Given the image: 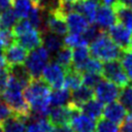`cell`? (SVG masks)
<instances>
[{
    "label": "cell",
    "mask_w": 132,
    "mask_h": 132,
    "mask_svg": "<svg viewBox=\"0 0 132 132\" xmlns=\"http://www.w3.org/2000/svg\"><path fill=\"white\" fill-rule=\"evenodd\" d=\"M50 101H51V106L67 105L70 101V90L67 89L66 87L51 90Z\"/></svg>",
    "instance_id": "cell-23"
},
{
    "label": "cell",
    "mask_w": 132,
    "mask_h": 132,
    "mask_svg": "<svg viewBox=\"0 0 132 132\" xmlns=\"http://www.w3.org/2000/svg\"><path fill=\"white\" fill-rule=\"evenodd\" d=\"M48 132H74V131L69 124H65V125H56V126L53 125V127Z\"/></svg>",
    "instance_id": "cell-40"
},
{
    "label": "cell",
    "mask_w": 132,
    "mask_h": 132,
    "mask_svg": "<svg viewBox=\"0 0 132 132\" xmlns=\"http://www.w3.org/2000/svg\"><path fill=\"white\" fill-rule=\"evenodd\" d=\"M119 60L123 66L129 80L132 81V50L129 48V50L123 51Z\"/></svg>",
    "instance_id": "cell-31"
},
{
    "label": "cell",
    "mask_w": 132,
    "mask_h": 132,
    "mask_svg": "<svg viewBox=\"0 0 132 132\" xmlns=\"http://www.w3.org/2000/svg\"><path fill=\"white\" fill-rule=\"evenodd\" d=\"M27 55L28 51H26L16 42H13L7 47L3 48V57L8 67L24 64Z\"/></svg>",
    "instance_id": "cell-13"
},
{
    "label": "cell",
    "mask_w": 132,
    "mask_h": 132,
    "mask_svg": "<svg viewBox=\"0 0 132 132\" xmlns=\"http://www.w3.org/2000/svg\"><path fill=\"white\" fill-rule=\"evenodd\" d=\"M102 30L97 26V25H93V23H90V25H88V27L86 28V30L81 33L82 37L85 38V40L90 43L93 39H95L98 34L101 32Z\"/></svg>",
    "instance_id": "cell-38"
},
{
    "label": "cell",
    "mask_w": 132,
    "mask_h": 132,
    "mask_svg": "<svg viewBox=\"0 0 132 132\" xmlns=\"http://www.w3.org/2000/svg\"><path fill=\"white\" fill-rule=\"evenodd\" d=\"M51 87L41 78L34 77L24 88V96L30 110L38 117H47L51 109Z\"/></svg>",
    "instance_id": "cell-1"
},
{
    "label": "cell",
    "mask_w": 132,
    "mask_h": 132,
    "mask_svg": "<svg viewBox=\"0 0 132 132\" xmlns=\"http://www.w3.org/2000/svg\"><path fill=\"white\" fill-rule=\"evenodd\" d=\"M94 22H96V25L102 31H107L110 26L117 23V16L112 6L99 3V5L97 6Z\"/></svg>",
    "instance_id": "cell-11"
},
{
    "label": "cell",
    "mask_w": 132,
    "mask_h": 132,
    "mask_svg": "<svg viewBox=\"0 0 132 132\" xmlns=\"http://www.w3.org/2000/svg\"><path fill=\"white\" fill-rule=\"evenodd\" d=\"M130 50H132V39H131V43H130Z\"/></svg>",
    "instance_id": "cell-47"
},
{
    "label": "cell",
    "mask_w": 132,
    "mask_h": 132,
    "mask_svg": "<svg viewBox=\"0 0 132 132\" xmlns=\"http://www.w3.org/2000/svg\"><path fill=\"white\" fill-rule=\"evenodd\" d=\"M117 2H119V3H121V4H124V5H127V6L132 7V0H117Z\"/></svg>",
    "instance_id": "cell-43"
},
{
    "label": "cell",
    "mask_w": 132,
    "mask_h": 132,
    "mask_svg": "<svg viewBox=\"0 0 132 132\" xmlns=\"http://www.w3.org/2000/svg\"><path fill=\"white\" fill-rule=\"evenodd\" d=\"M118 98L127 111L132 110V86L131 85H127L123 87L122 91L119 93Z\"/></svg>",
    "instance_id": "cell-30"
},
{
    "label": "cell",
    "mask_w": 132,
    "mask_h": 132,
    "mask_svg": "<svg viewBox=\"0 0 132 132\" xmlns=\"http://www.w3.org/2000/svg\"><path fill=\"white\" fill-rule=\"evenodd\" d=\"M91 54L88 45H79L72 48V67L82 73V69L87 61L90 59Z\"/></svg>",
    "instance_id": "cell-20"
},
{
    "label": "cell",
    "mask_w": 132,
    "mask_h": 132,
    "mask_svg": "<svg viewBox=\"0 0 132 132\" xmlns=\"http://www.w3.org/2000/svg\"><path fill=\"white\" fill-rule=\"evenodd\" d=\"M63 43L71 48L79 45H89V43L85 40L81 34H75V33L66 34V36L63 39Z\"/></svg>",
    "instance_id": "cell-32"
},
{
    "label": "cell",
    "mask_w": 132,
    "mask_h": 132,
    "mask_svg": "<svg viewBox=\"0 0 132 132\" xmlns=\"http://www.w3.org/2000/svg\"><path fill=\"white\" fill-rule=\"evenodd\" d=\"M44 15V29L42 32H51L59 36H65L68 33V28L65 15L60 11L45 12Z\"/></svg>",
    "instance_id": "cell-8"
},
{
    "label": "cell",
    "mask_w": 132,
    "mask_h": 132,
    "mask_svg": "<svg viewBox=\"0 0 132 132\" xmlns=\"http://www.w3.org/2000/svg\"><path fill=\"white\" fill-rule=\"evenodd\" d=\"M117 0H101V2H102V4H105V5H112L114 2H116Z\"/></svg>",
    "instance_id": "cell-44"
},
{
    "label": "cell",
    "mask_w": 132,
    "mask_h": 132,
    "mask_svg": "<svg viewBox=\"0 0 132 132\" xmlns=\"http://www.w3.org/2000/svg\"><path fill=\"white\" fill-rule=\"evenodd\" d=\"M14 42L20 44L26 51L30 52V51L42 45V43H43L42 32L35 29V28H32V29L28 30L27 32H25L21 35L15 36L14 37Z\"/></svg>",
    "instance_id": "cell-10"
},
{
    "label": "cell",
    "mask_w": 132,
    "mask_h": 132,
    "mask_svg": "<svg viewBox=\"0 0 132 132\" xmlns=\"http://www.w3.org/2000/svg\"><path fill=\"white\" fill-rule=\"evenodd\" d=\"M89 51L93 58H96L101 62L120 59L123 52L111 40L106 31H101L98 36L90 42Z\"/></svg>",
    "instance_id": "cell-3"
},
{
    "label": "cell",
    "mask_w": 132,
    "mask_h": 132,
    "mask_svg": "<svg viewBox=\"0 0 132 132\" xmlns=\"http://www.w3.org/2000/svg\"><path fill=\"white\" fill-rule=\"evenodd\" d=\"M102 79V76L100 73L96 72H82V85L93 88Z\"/></svg>",
    "instance_id": "cell-36"
},
{
    "label": "cell",
    "mask_w": 132,
    "mask_h": 132,
    "mask_svg": "<svg viewBox=\"0 0 132 132\" xmlns=\"http://www.w3.org/2000/svg\"><path fill=\"white\" fill-rule=\"evenodd\" d=\"M52 127L53 124L47 117H38L26 128L25 132H48Z\"/></svg>",
    "instance_id": "cell-27"
},
{
    "label": "cell",
    "mask_w": 132,
    "mask_h": 132,
    "mask_svg": "<svg viewBox=\"0 0 132 132\" xmlns=\"http://www.w3.org/2000/svg\"><path fill=\"white\" fill-rule=\"evenodd\" d=\"M61 5V0H39L38 6L43 12H54L59 11Z\"/></svg>",
    "instance_id": "cell-35"
},
{
    "label": "cell",
    "mask_w": 132,
    "mask_h": 132,
    "mask_svg": "<svg viewBox=\"0 0 132 132\" xmlns=\"http://www.w3.org/2000/svg\"><path fill=\"white\" fill-rule=\"evenodd\" d=\"M118 132H132V120L126 119V121L121 124Z\"/></svg>",
    "instance_id": "cell-41"
},
{
    "label": "cell",
    "mask_w": 132,
    "mask_h": 132,
    "mask_svg": "<svg viewBox=\"0 0 132 132\" xmlns=\"http://www.w3.org/2000/svg\"><path fill=\"white\" fill-rule=\"evenodd\" d=\"M41 78L53 89L65 87V69L56 61L47 63L41 72Z\"/></svg>",
    "instance_id": "cell-6"
},
{
    "label": "cell",
    "mask_w": 132,
    "mask_h": 132,
    "mask_svg": "<svg viewBox=\"0 0 132 132\" xmlns=\"http://www.w3.org/2000/svg\"><path fill=\"white\" fill-rule=\"evenodd\" d=\"M92 132H93V131H92Z\"/></svg>",
    "instance_id": "cell-51"
},
{
    "label": "cell",
    "mask_w": 132,
    "mask_h": 132,
    "mask_svg": "<svg viewBox=\"0 0 132 132\" xmlns=\"http://www.w3.org/2000/svg\"><path fill=\"white\" fill-rule=\"evenodd\" d=\"M48 61H50L48 51L43 45H40L32 50L31 53L27 55V58L24 62V66L32 78L40 77L41 72L45 67V65L48 63Z\"/></svg>",
    "instance_id": "cell-4"
},
{
    "label": "cell",
    "mask_w": 132,
    "mask_h": 132,
    "mask_svg": "<svg viewBox=\"0 0 132 132\" xmlns=\"http://www.w3.org/2000/svg\"><path fill=\"white\" fill-rule=\"evenodd\" d=\"M98 3L91 0H73L72 10L82 14L89 23H94Z\"/></svg>",
    "instance_id": "cell-19"
},
{
    "label": "cell",
    "mask_w": 132,
    "mask_h": 132,
    "mask_svg": "<svg viewBox=\"0 0 132 132\" xmlns=\"http://www.w3.org/2000/svg\"><path fill=\"white\" fill-rule=\"evenodd\" d=\"M96 132H118V125L105 118H99L95 125Z\"/></svg>",
    "instance_id": "cell-33"
},
{
    "label": "cell",
    "mask_w": 132,
    "mask_h": 132,
    "mask_svg": "<svg viewBox=\"0 0 132 132\" xmlns=\"http://www.w3.org/2000/svg\"><path fill=\"white\" fill-rule=\"evenodd\" d=\"M107 34L111 38V40L122 50H129L130 43L132 39V30L127 28L122 23H114L107 29Z\"/></svg>",
    "instance_id": "cell-7"
},
{
    "label": "cell",
    "mask_w": 132,
    "mask_h": 132,
    "mask_svg": "<svg viewBox=\"0 0 132 132\" xmlns=\"http://www.w3.org/2000/svg\"><path fill=\"white\" fill-rule=\"evenodd\" d=\"M101 76L102 78L113 82L119 88H123L129 85L130 81L119 59L110 60L102 63Z\"/></svg>",
    "instance_id": "cell-5"
},
{
    "label": "cell",
    "mask_w": 132,
    "mask_h": 132,
    "mask_svg": "<svg viewBox=\"0 0 132 132\" xmlns=\"http://www.w3.org/2000/svg\"><path fill=\"white\" fill-rule=\"evenodd\" d=\"M82 85V73L75 70L73 67L65 70V87L70 91Z\"/></svg>",
    "instance_id": "cell-25"
},
{
    "label": "cell",
    "mask_w": 132,
    "mask_h": 132,
    "mask_svg": "<svg viewBox=\"0 0 132 132\" xmlns=\"http://www.w3.org/2000/svg\"><path fill=\"white\" fill-rule=\"evenodd\" d=\"M103 103L100 102L98 99L93 97L92 99L88 100L85 102L80 107L79 110L84 112L85 114L91 117L94 120H98L99 118L102 117V111H103Z\"/></svg>",
    "instance_id": "cell-21"
},
{
    "label": "cell",
    "mask_w": 132,
    "mask_h": 132,
    "mask_svg": "<svg viewBox=\"0 0 132 132\" xmlns=\"http://www.w3.org/2000/svg\"><path fill=\"white\" fill-rule=\"evenodd\" d=\"M19 19L16 18L13 9L8 8L4 11L0 12V28L3 29H11V27L15 24Z\"/></svg>",
    "instance_id": "cell-29"
},
{
    "label": "cell",
    "mask_w": 132,
    "mask_h": 132,
    "mask_svg": "<svg viewBox=\"0 0 132 132\" xmlns=\"http://www.w3.org/2000/svg\"><path fill=\"white\" fill-rule=\"evenodd\" d=\"M91 1H94V2H96V3H101V0H91Z\"/></svg>",
    "instance_id": "cell-46"
},
{
    "label": "cell",
    "mask_w": 132,
    "mask_h": 132,
    "mask_svg": "<svg viewBox=\"0 0 132 132\" xmlns=\"http://www.w3.org/2000/svg\"><path fill=\"white\" fill-rule=\"evenodd\" d=\"M69 125L74 132H92L95 130L96 121L81 112L79 109H75L72 113Z\"/></svg>",
    "instance_id": "cell-12"
},
{
    "label": "cell",
    "mask_w": 132,
    "mask_h": 132,
    "mask_svg": "<svg viewBox=\"0 0 132 132\" xmlns=\"http://www.w3.org/2000/svg\"><path fill=\"white\" fill-rule=\"evenodd\" d=\"M102 116L105 119H107L108 121H110V122H112L119 126L126 120L127 110L120 101L118 102L114 100L112 102L107 103L103 107Z\"/></svg>",
    "instance_id": "cell-15"
},
{
    "label": "cell",
    "mask_w": 132,
    "mask_h": 132,
    "mask_svg": "<svg viewBox=\"0 0 132 132\" xmlns=\"http://www.w3.org/2000/svg\"><path fill=\"white\" fill-rule=\"evenodd\" d=\"M13 42H14V36L11 29L0 28V46L2 48H5Z\"/></svg>",
    "instance_id": "cell-37"
},
{
    "label": "cell",
    "mask_w": 132,
    "mask_h": 132,
    "mask_svg": "<svg viewBox=\"0 0 132 132\" xmlns=\"http://www.w3.org/2000/svg\"><path fill=\"white\" fill-rule=\"evenodd\" d=\"M116 16L120 23L125 25L127 28L132 30V7L121 4L119 2H114L112 5Z\"/></svg>",
    "instance_id": "cell-22"
},
{
    "label": "cell",
    "mask_w": 132,
    "mask_h": 132,
    "mask_svg": "<svg viewBox=\"0 0 132 132\" xmlns=\"http://www.w3.org/2000/svg\"><path fill=\"white\" fill-rule=\"evenodd\" d=\"M65 20H66L68 32L70 33L81 34L89 25V22L87 21V19L82 14L74 10L67 12L65 14Z\"/></svg>",
    "instance_id": "cell-17"
},
{
    "label": "cell",
    "mask_w": 132,
    "mask_h": 132,
    "mask_svg": "<svg viewBox=\"0 0 132 132\" xmlns=\"http://www.w3.org/2000/svg\"><path fill=\"white\" fill-rule=\"evenodd\" d=\"M13 11L18 19H25L28 16L33 3L31 0H12Z\"/></svg>",
    "instance_id": "cell-28"
},
{
    "label": "cell",
    "mask_w": 132,
    "mask_h": 132,
    "mask_svg": "<svg viewBox=\"0 0 132 132\" xmlns=\"http://www.w3.org/2000/svg\"><path fill=\"white\" fill-rule=\"evenodd\" d=\"M62 1H73V0H62Z\"/></svg>",
    "instance_id": "cell-49"
},
{
    "label": "cell",
    "mask_w": 132,
    "mask_h": 132,
    "mask_svg": "<svg viewBox=\"0 0 132 132\" xmlns=\"http://www.w3.org/2000/svg\"><path fill=\"white\" fill-rule=\"evenodd\" d=\"M11 112H12V111H11V109L7 106V104H6L2 99H0V123H1L5 118H7Z\"/></svg>",
    "instance_id": "cell-39"
},
{
    "label": "cell",
    "mask_w": 132,
    "mask_h": 132,
    "mask_svg": "<svg viewBox=\"0 0 132 132\" xmlns=\"http://www.w3.org/2000/svg\"><path fill=\"white\" fill-rule=\"evenodd\" d=\"M42 37H43V43L42 45H44V47L48 51V53L52 54H56L63 45V39L61 38V36L56 35L54 33L51 32H42Z\"/></svg>",
    "instance_id": "cell-24"
},
{
    "label": "cell",
    "mask_w": 132,
    "mask_h": 132,
    "mask_svg": "<svg viewBox=\"0 0 132 132\" xmlns=\"http://www.w3.org/2000/svg\"><path fill=\"white\" fill-rule=\"evenodd\" d=\"M55 58H56L55 61L59 65H61L65 70L72 67V48L71 47L64 44L56 53Z\"/></svg>",
    "instance_id": "cell-26"
},
{
    "label": "cell",
    "mask_w": 132,
    "mask_h": 132,
    "mask_svg": "<svg viewBox=\"0 0 132 132\" xmlns=\"http://www.w3.org/2000/svg\"><path fill=\"white\" fill-rule=\"evenodd\" d=\"M31 1H32L33 5H37V4H38V2H39V0H31Z\"/></svg>",
    "instance_id": "cell-45"
},
{
    "label": "cell",
    "mask_w": 132,
    "mask_h": 132,
    "mask_svg": "<svg viewBox=\"0 0 132 132\" xmlns=\"http://www.w3.org/2000/svg\"><path fill=\"white\" fill-rule=\"evenodd\" d=\"M94 97V89L87 87L85 85L79 86L78 88L70 91V101L69 104L73 107L79 109V107L87 102L88 100Z\"/></svg>",
    "instance_id": "cell-18"
},
{
    "label": "cell",
    "mask_w": 132,
    "mask_h": 132,
    "mask_svg": "<svg viewBox=\"0 0 132 132\" xmlns=\"http://www.w3.org/2000/svg\"><path fill=\"white\" fill-rule=\"evenodd\" d=\"M27 120L28 117L11 112L0 123V125L3 132H25L27 128Z\"/></svg>",
    "instance_id": "cell-16"
},
{
    "label": "cell",
    "mask_w": 132,
    "mask_h": 132,
    "mask_svg": "<svg viewBox=\"0 0 132 132\" xmlns=\"http://www.w3.org/2000/svg\"><path fill=\"white\" fill-rule=\"evenodd\" d=\"M119 87L107 79H101L94 87V97L103 104H107L118 99Z\"/></svg>",
    "instance_id": "cell-9"
},
{
    "label": "cell",
    "mask_w": 132,
    "mask_h": 132,
    "mask_svg": "<svg viewBox=\"0 0 132 132\" xmlns=\"http://www.w3.org/2000/svg\"><path fill=\"white\" fill-rule=\"evenodd\" d=\"M0 47H1V46H0ZM1 48H2V47H1Z\"/></svg>",
    "instance_id": "cell-50"
},
{
    "label": "cell",
    "mask_w": 132,
    "mask_h": 132,
    "mask_svg": "<svg viewBox=\"0 0 132 132\" xmlns=\"http://www.w3.org/2000/svg\"><path fill=\"white\" fill-rule=\"evenodd\" d=\"M32 28H33V26L31 25L29 20L27 18H25V19H19L15 22V24L11 27V31L13 33V36L15 37V36H19L25 32H27L28 30H30Z\"/></svg>",
    "instance_id": "cell-34"
},
{
    "label": "cell",
    "mask_w": 132,
    "mask_h": 132,
    "mask_svg": "<svg viewBox=\"0 0 132 132\" xmlns=\"http://www.w3.org/2000/svg\"><path fill=\"white\" fill-rule=\"evenodd\" d=\"M12 0H0V12L11 7Z\"/></svg>",
    "instance_id": "cell-42"
},
{
    "label": "cell",
    "mask_w": 132,
    "mask_h": 132,
    "mask_svg": "<svg viewBox=\"0 0 132 132\" xmlns=\"http://www.w3.org/2000/svg\"><path fill=\"white\" fill-rule=\"evenodd\" d=\"M0 132H3V130H2V127H1V125H0Z\"/></svg>",
    "instance_id": "cell-48"
},
{
    "label": "cell",
    "mask_w": 132,
    "mask_h": 132,
    "mask_svg": "<svg viewBox=\"0 0 132 132\" xmlns=\"http://www.w3.org/2000/svg\"><path fill=\"white\" fill-rule=\"evenodd\" d=\"M0 97L12 112L30 117L31 110L24 96V86L10 73L6 86L0 93Z\"/></svg>",
    "instance_id": "cell-2"
},
{
    "label": "cell",
    "mask_w": 132,
    "mask_h": 132,
    "mask_svg": "<svg viewBox=\"0 0 132 132\" xmlns=\"http://www.w3.org/2000/svg\"><path fill=\"white\" fill-rule=\"evenodd\" d=\"M77 109L70 105L69 103L67 105H61V106H54L50 109V112L47 114V119L53 125H65L69 124L70 119L72 117L73 111Z\"/></svg>",
    "instance_id": "cell-14"
}]
</instances>
